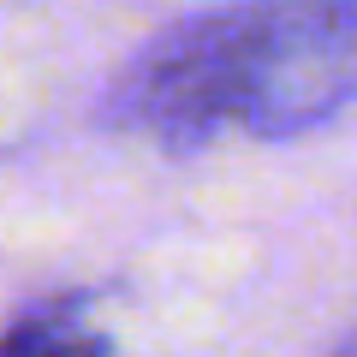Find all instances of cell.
<instances>
[{
    "label": "cell",
    "mask_w": 357,
    "mask_h": 357,
    "mask_svg": "<svg viewBox=\"0 0 357 357\" xmlns=\"http://www.w3.org/2000/svg\"><path fill=\"white\" fill-rule=\"evenodd\" d=\"M345 107H357V0H227L143 42L102 114L191 155L220 131L286 143Z\"/></svg>",
    "instance_id": "6da1fadb"
},
{
    "label": "cell",
    "mask_w": 357,
    "mask_h": 357,
    "mask_svg": "<svg viewBox=\"0 0 357 357\" xmlns=\"http://www.w3.org/2000/svg\"><path fill=\"white\" fill-rule=\"evenodd\" d=\"M0 357H114L102 333L77 328V298L24 316L13 333H0Z\"/></svg>",
    "instance_id": "7a4b0ae2"
},
{
    "label": "cell",
    "mask_w": 357,
    "mask_h": 357,
    "mask_svg": "<svg viewBox=\"0 0 357 357\" xmlns=\"http://www.w3.org/2000/svg\"><path fill=\"white\" fill-rule=\"evenodd\" d=\"M333 357H357V328H351V333H345V340H340V345H333Z\"/></svg>",
    "instance_id": "3957f363"
}]
</instances>
